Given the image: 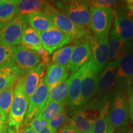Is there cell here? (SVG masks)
<instances>
[{
	"instance_id": "cell-1",
	"label": "cell",
	"mask_w": 133,
	"mask_h": 133,
	"mask_svg": "<svg viewBox=\"0 0 133 133\" xmlns=\"http://www.w3.org/2000/svg\"><path fill=\"white\" fill-rule=\"evenodd\" d=\"M102 98H94L83 107L71 112L70 118L68 119L69 124L81 133L92 132L93 126L99 116Z\"/></svg>"
},
{
	"instance_id": "cell-2",
	"label": "cell",
	"mask_w": 133,
	"mask_h": 133,
	"mask_svg": "<svg viewBox=\"0 0 133 133\" xmlns=\"http://www.w3.org/2000/svg\"><path fill=\"white\" fill-rule=\"evenodd\" d=\"M29 100L24 91V77L20 78L17 81L14 88V99L9 111L8 124L17 131L24 121Z\"/></svg>"
},
{
	"instance_id": "cell-3",
	"label": "cell",
	"mask_w": 133,
	"mask_h": 133,
	"mask_svg": "<svg viewBox=\"0 0 133 133\" xmlns=\"http://www.w3.org/2000/svg\"><path fill=\"white\" fill-rule=\"evenodd\" d=\"M109 116L115 131L126 127L128 123V101L123 91L114 89L110 96Z\"/></svg>"
},
{
	"instance_id": "cell-4",
	"label": "cell",
	"mask_w": 133,
	"mask_h": 133,
	"mask_svg": "<svg viewBox=\"0 0 133 133\" xmlns=\"http://www.w3.org/2000/svg\"><path fill=\"white\" fill-rule=\"evenodd\" d=\"M64 14L75 24L83 27L89 28L91 14L90 3L85 0H71L62 3Z\"/></svg>"
},
{
	"instance_id": "cell-5",
	"label": "cell",
	"mask_w": 133,
	"mask_h": 133,
	"mask_svg": "<svg viewBox=\"0 0 133 133\" xmlns=\"http://www.w3.org/2000/svg\"><path fill=\"white\" fill-rule=\"evenodd\" d=\"M12 51L13 64L19 73L20 78L24 77L41 62L40 57L35 51L23 45L14 46Z\"/></svg>"
},
{
	"instance_id": "cell-6",
	"label": "cell",
	"mask_w": 133,
	"mask_h": 133,
	"mask_svg": "<svg viewBox=\"0 0 133 133\" xmlns=\"http://www.w3.org/2000/svg\"><path fill=\"white\" fill-rule=\"evenodd\" d=\"M48 14L51 16L53 23L57 29L69 35L74 39L78 40L91 35L86 28L75 24L64 13L58 11L53 6L51 8Z\"/></svg>"
},
{
	"instance_id": "cell-7",
	"label": "cell",
	"mask_w": 133,
	"mask_h": 133,
	"mask_svg": "<svg viewBox=\"0 0 133 133\" xmlns=\"http://www.w3.org/2000/svg\"><path fill=\"white\" fill-rule=\"evenodd\" d=\"M91 14L90 29L96 37L109 35L114 20L112 8L93 7L89 8Z\"/></svg>"
},
{
	"instance_id": "cell-8",
	"label": "cell",
	"mask_w": 133,
	"mask_h": 133,
	"mask_svg": "<svg viewBox=\"0 0 133 133\" xmlns=\"http://www.w3.org/2000/svg\"><path fill=\"white\" fill-rule=\"evenodd\" d=\"M49 90L50 88L46 83V75L44 74L35 92L29 99L27 112L24 122L23 123L24 124L29 125V123L33 119L39 115L47 103Z\"/></svg>"
},
{
	"instance_id": "cell-9",
	"label": "cell",
	"mask_w": 133,
	"mask_h": 133,
	"mask_svg": "<svg viewBox=\"0 0 133 133\" xmlns=\"http://www.w3.org/2000/svg\"><path fill=\"white\" fill-rule=\"evenodd\" d=\"M27 25L26 16H17L0 30V43L11 47L21 45L23 33Z\"/></svg>"
},
{
	"instance_id": "cell-10",
	"label": "cell",
	"mask_w": 133,
	"mask_h": 133,
	"mask_svg": "<svg viewBox=\"0 0 133 133\" xmlns=\"http://www.w3.org/2000/svg\"><path fill=\"white\" fill-rule=\"evenodd\" d=\"M119 60L109 61L99 73L96 88V97L110 96L116 86V73Z\"/></svg>"
},
{
	"instance_id": "cell-11",
	"label": "cell",
	"mask_w": 133,
	"mask_h": 133,
	"mask_svg": "<svg viewBox=\"0 0 133 133\" xmlns=\"http://www.w3.org/2000/svg\"><path fill=\"white\" fill-rule=\"evenodd\" d=\"M133 82V54L126 51L119 59L115 89L129 94Z\"/></svg>"
},
{
	"instance_id": "cell-12",
	"label": "cell",
	"mask_w": 133,
	"mask_h": 133,
	"mask_svg": "<svg viewBox=\"0 0 133 133\" xmlns=\"http://www.w3.org/2000/svg\"><path fill=\"white\" fill-rule=\"evenodd\" d=\"M99 73L94 60L92 59L88 63V67L83 77L78 109L95 97Z\"/></svg>"
},
{
	"instance_id": "cell-13",
	"label": "cell",
	"mask_w": 133,
	"mask_h": 133,
	"mask_svg": "<svg viewBox=\"0 0 133 133\" xmlns=\"http://www.w3.org/2000/svg\"><path fill=\"white\" fill-rule=\"evenodd\" d=\"M76 46L71 53L70 59L66 66V69L71 75L75 74L82 66L90 62L92 59L90 43L87 38L75 40Z\"/></svg>"
},
{
	"instance_id": "cell-14",
	"label": "cell",
	"mask_w": 133,
	"mask_h": 133,
	"mask_svg": "<svg viewBox=\"0 0 133 133\" xmlns=\"http://www.w3.org/2000/svg\"><path fill=\"white\" fill-rule=\"evenodd\" d=\"M40 38L43 48L49 55L74 40L70 36L56 27L40 33Z\"/></svg>"
},
{
	"instance_id": "cell-15",
	"label": "cell",
	"mask_w": 133,
	"mask_h": 133,
	"mask_svg": "<svg viewBox=\"0 0 133 133\" xmlns=\"http://www.w3.org/2000/svg\"><path fill=\"white\" fill-rule=\"evenodd\" d=\"M109 35H102L94 37L90 35L87 39L90 43L92 59L101 72L107 64L109 60Z\"/></svg>"
},
{
	"instance_id": "cell-16",
	"label": "cell",
	"mask_w": 133,
	"mask_h": 133,
	"mask_svg": "<svg viewBox=\"0 0 133 133\" xmlns=\"http://www.w3.org/2000/svg\"><path fill=\"white\" fill-rule=\"evenodd\" d=\"M88 65V63L78 70L75 74L70 75L69 92L66 97V103L71 112L78 109V104L80 97L81 83L83 75Z\"/></svg>"
},
{
	"instance_id": "cell-17",
	"label": "cell",
	"mask_w": 133,
	"mask_h": 133,
	"mask_svg": "<svg viewBox=\"0 0 133 133\" xmlns=\"http://www.w3.org/2000/svg\"><path fill=\"white\" fill-rule=\"evenodd\" d=\"M115 21L111 35L116 36L124 42L133 39V21L126 16L125 12H116Z\"/></svg>"
},
{
	"instance_id": "cell-18",
	"label": "cell",
	"mask_w": 133,
	"mask_h": 133,
	"mask_svg": "<svg viewBox=\"0 0 133 133\" xmlns=\"http://www.w3.org/2000/svg\"><path fill=\"white\" fill-rule=\"evenodd\" d=\"M110 96H104L101 100L98 118L93 126L91 133H114L109 116Z\"/></svg>"
},
{
	"instance_id": "cell-19",
	"label": "cell",
	"mask_w": 133,
	"mask_h": 133,
	"mask_svg": "<svg viewBox=\"0 0 133 133\" xmlns=\"http://www.w3.org/2000/svg\"><path fill=\"white\" fill-rule=\"evenodd\" d=\"M52 6L41 0H17V16H26L36 12L47 13Z\"/></svg>"
},
{
	"instance_id": "cell-20",
	"label": "cell",
	"mask_w": 133,
	"mask_h": 133,
	"mask_svg": "<svg viewBox=\"0 0 133 133\" xmlns=\"http://www.w3.org/2000/svg\"><path fill=\"white\" fill-rule=\"evenodd\" d=\"M45 66L40 62L24 77V91L28 99L35 92L41 79L44 75Z\"/></svg>"
},
{
	"instance_id": "cell-21",
	"label": "cell",
	"mask_w": 133,
	"mask_h": 133,
	"mask_svg": "<svg viewBox=\"0 0 133 133\" xmlns=\"http://www.w3.org/2000/svg\"><path fill=\"white\" fill-rule=\"evenodd\" d=\"M27 24L30 27L39 32H44L56 27L52 18L47 13L36 12L26 15Z\"/></svg>"
},
{
	"instance_id": "cell-22",
	"label": "cell",
	"mask_w": 133,
	"mask_h": 133,
	"mask_svg": "<svg viewBox=\"0 0 133 133\" xmlns=\"http://www.w3.org/2000/svg\"><path fill=\"white\" fill-rule=\"evenodd\" d=\"M45 75L46 83L49 88H51L66 80L69 77V73L64 66L56 64H51L47 66V71Z\"/></svg>"
},
{
	"instance_id": "cell-23",
	"label": "cell",
	"mask_w": 133,
	"mask_h": 133,
	"mask_svg": "<svg viewBox=\"0 0 133 133\" xmlns=\"http://www.w3.org/2000/svg\"><path fill=\"white\" fill-rule=\"evenodd\" d=\"M17 0H4L0 4V30L17 16Z\"/></svg>"
},
{
	"instance_id": "cell-24",
	"label": "cell",
	"mask_w": 133,
	"mask_h": 133,
	"mask_svg": "<svg viewBox=\"0 0 133 133\" xmlns=\"http://www.w3.org/2000/svg\"><path fill=\"white\" fill-rule=\"evenodd\" d=\"M21 44L28 49L37 52L42 48L40 32L27 25L23 33Z\"/></svg>"
},
{
	"instance_id": "cell-25",
	"label": "cell",
	"mask_w": 133,
	"mask_h": 133,
	"mask_svg": "<svg viewBox=\"0 0 133 133\" xmlns=\"http://www.w3.org/2000/svg\"><path fill=\"white\" fill-rule=\"evenodd\" d=\"M15 86L16 84H14L0 91V114L6 124H8L9 111L14 99Z\"/></svg>"
},
{
	"instance_id": "cell-26",
	"label": "cell",
	"mask_w": 133,
	"mask_h": 133,
	"mask_svg": "<svg viewBox=\"0 0 133 133\" xmlns=\"http://www.w3.org/2000/svg\"><path fill=\"white\" fill-rule=\"evenodd\" d=\"M20 76L14 65L0 68V91L16 84Z\"/></svg>"
},
{
	"instance_id": "cell-27",
	"label": "cell",
	"mask_w": 133,
	"mask_h": 133,
	"mask_svg": "<svg viewBox=\"0 0 133 133\" xmlns=\"http://www.w3.org/2000/svg\"><path fill=\"white\" fill-rule=\"evenodd\" d=\"M126 42L110 34L109 39V61L119 60L126 52Z\"/></svg>"
},
{
	"instance_id": "cell-28",
	"label": "cell",
	"mask_w": 133,
	"mask_h": 133,
	"mask_svg": "<svg viewBox=\"0 0 133 133\" xmlns=\"http://www.w3.org/2000/svg\"><path fill=\"white\" fill-rule=\"evenodd\" d=\"M70 81V78L69 77L64 82L59 83L57 85L53 86L52 88H50L47 103L52 101L62 102L65 101L69 92Z\"/></svg>"
},
{
	"instance_id": "cell-29",
	"label": "cell",
	"mask_w": 133,
	"mask_h": 133,
	"mask_svg": "<svg viewBox=\"0 0 133 133\" xmlns=\"http://www.w3.org/2000/svg\"><path fill=\"white\" fill-rule=\"evenodd\" d=\"M74 48L75 45L71 44V45L65 46L57 50L52 54V64L59 65L61 66H64V67L67 66Z\"/></svg>"
},
{
	"instance_id": "cell-30",
	"label": "cell",
	"mask_w": 133,
	"mask_h": 133,
	"mask_svg": "<svg viewBox=\"0 0 133 133\" xmlns=\"http://www.w3.org/2000/svg\"><path fill=\"white\" fill-rule=\"evenodd\" d=\"M65 104V101H62V102L52 101V102L47 103L43 108L41 114H39V116L48 122L56 115L64 110Z\"/></svg>"
},
{
	"instance_id": "cell-31",
	"label": "cell",
	"mask_w": 133,
	"mask_h": 133,
	"mask_svg": "<svg viewBox=\"0 0 133 133\" xmlns=\"http://www.w3.org/2000/svg\"><path fill=\"white\" fill-rule=\"evenodd\" d=\"M12 65H14L12 47L0 43V68Z\"/></svg>"
},
{
	"instance_id": "cell-32",
	"label": "cell",
	"mask_w": 133,
	"mask_h": 133,
	"mask_svg": "<svg viewBox=\"0 0 133 133\" xmlns=\"http://www.w3.org/2000/svg\"><path fill=\"white\" fill-rule=\"evenodd\" d=\"M66 119H67V115L64 110L48 121V124L53 130L57 132V129L66 122Z\"/></svg>"
},
{
	"instance_id": "cell-33",
	"label": "cell",
	"mask_w": 133,
	"mask_h": 133,
	"mask_svg": "<svg viewBox=\"0 0 133 133\" xmlns=\"http://www.w3.org/2000/svg\"><path fill=\"white\" fill-rule=\"evenodd\" d=\"M48 124V121L39 115L31 121L29 123V126L32 128L35 133H39L41 129Z\"/></svg>"
},
{
	"instance_id": "cell-34",
	"label": "cell",
	"mask_w": 133,
	"mask_h": 133,
	"mask_svg": "<svg viewBox=\"0 0 133 133\" xmlns=\"http://www.w3.org/2000/svg\"><path fill=\"white\" fill-rule=\"evenodd\" d=\"M118 1L114 0H94L89 1L90 6L93 7H101V8H111L113 6H115Z\"/></svg>"
},
{
	"instance_id": "cell-35",
	"label": "cell",
	"mask_w": 133,
	"mask_h": 133,
	"mask_svg": "<svg viewBox=\"0 0 133 133\" xmlns=\"http://www.w3.org/2000/svg\"><path fill=\"white\" fill-rule=\"evenodd\" d=\"M59 133H81L77 129L70 124L63 126L59 130Z\"/></svg>"
},
{
	"instance_id": "cell-36",
	"label": "cell",
	"mask_w": 133,
	"mask_h": 133,
	"mask_svg": "<svg viewBox=\"0 0 133 133\" xmlns=\"http://www.w3.org/2000/svg\"><path fill=\"white\" fill-rule=\"evenodd\" d=\"M128 106L129 118L131 123H133V91L129 94Z\"/></svg>"
},
{
	"instance_id": "cell-37",
	"label": "cell",
	"mask_w": 133,
	"mask_h": 133,
	"mask_svg": "<svg viewBox=\"0 0 133 133\" xmlns=\"http://www.w3.org/2000/svg\"><path fill=\"white\" fill-rule=\"evenodd\" d=\"M16 133H35L32 128L29 125H26L23 123L17 131H16Z\"/></svg>"
},
{
	"instance_id": "cell-38",
	"label": "cell",
	"mask_w": 133,
	"mask_h": 133,
	"mask_svg": "<svg viewBox=\"0 0 133 133\" xmlns=\"http://www.w3.org/2000/svg\"><path fill=\"white\" fill-rule=\"evenodd\" d=\"M0 133H16V131L9 127L8 124H6L4 126L0 129Z\"/></svg>"
},
{
	"instance_id": "cell-39",
	"label": "cell",
	"mask_w": 133,
	"mask_h": 133,
	"mask_svg": "<svg viewBox=\"0 0 133 133\" xmlns=\"http://www.w3.org/2000/svg\"><path fill=\"white\" fill-rule=\"evenodd\" d=\"M126 16L133 21V6H126Z\"/></svg>"
},
{
	"instance_id": "cell-40",
	"label": "cell",
	"mask_w": 133,
	"mask_h": 133,
	"mask_svg": "<svg viewBox=\"0 0 133 133\" xmlns=\"http://www.w3.org/2000/svg\"><path fill=\"white\" fill-rule=\"evenodd\" d=\"M39 133H56V131L53 130L49 126V124H48V125L44 126Z\"/></svg>"
},
{
	"instance_id": "cell-41",
	"label": "cell",
	"mask_w": 133,
	"mask_h": 133,
	"mask_svg": "<svg viewBox=\"0 0 133 133\" xmlns=\"http://www.w3.org/2000/svg\"><path fill=\"white\" fill-rule=\"evenodd\" d=\"M126 51L133 54V39L128 41V42H126Z\"/></svg>"
},
{
	"instance_id": "cell-42",
	"label": "cell",
	"mask_w": 133,
	"mask_h": 133,
	"mask_svg": "<svg viewBox=\"0 0 133 133\" xmlns=\"http://www.w3.org/2000/svg\"><path fill=\"white\" fill-rule=\"evenodd\" d=\"M115 133H132V129H129L127 127H123L119 129Z\"/></svg>"
},
{
	"instance_id": "cell-43",
	"label": "cell",
	"mask_w": 133,
	"mask_h": 133,
	"mask_svg": "<svg viewBox=\"0 0 133 133\" xmlns=\"http://www.w3.org/2000/svg\"><path fill=\"white\" fill-rule=\"evenodd\" d=\"M6 124V123H5L4 120H3L2 116H1V115L0 114V129L2 128L3 126H4V125H5Z\"/></svg>"
},
{
	"instance_id": "cell-44",
	"label": "cell",
	"mask_w": 133,
	"mask_h": 133,
	"mask_svg": "<svg viewBox=\"0 0 133 133\" xmlns=\"http://www.w3.org/2000/svg\"><path fill=\"white\" fill-rule=\"evenodd\" d=\"M126 6H133V0H128L125 1Z\"/></svg>"
},
{
	"instance_id": "cell-45",
	"label": "cell",
	"mask_w": 133,
	"mask_h": 133,
	"mask_svg": "<svg viewBox=\"0 0 133 133\" xmlns=\"http://www.w3.org/2000/svg\"><path fill=\"white\" fill-rule=\"evenodd\" d=\"M4 1V0H0V4H1V3H2Z\"/></svg>"
},
{
	"instance_id": "cell-46",
	"label": "cell",
	"mask_w": 133,
	"mask_h": 133,
	"mask_svg": "<svg viewBox=\"0 0 133 133\" xmlns=\"http://www.w3.org/2000/svg\"><path fill=\"white\" fill-rule=\"evenodd\" d=\"M132 133H133V129H132Z\"/></svg>"
}]
</instances>
